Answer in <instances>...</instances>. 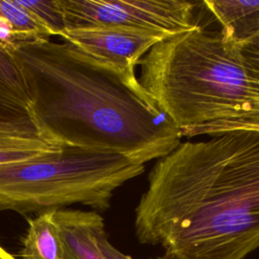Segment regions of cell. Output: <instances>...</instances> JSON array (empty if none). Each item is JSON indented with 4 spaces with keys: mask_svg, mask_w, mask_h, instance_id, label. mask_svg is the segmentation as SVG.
Here are the masks:
<instances>
[{
    "mask_svg": "<svg viewBox=\"0 0 259 259\" xmlns=\"http://www.w3.org/2000/svg\"><path fill=\"white\" fill-rule=\"evenodd\" d=\"M157 160L135 209L140 243L176 259H244L259 249V116L190 127Z\"/></svg>",
    "mask_w": 259,
    "mask_h": 259,
    "instance_id": "6da1fadb",
    "label": "cell"
},
{
    "mask_svg": "<svg viewBox=\"0 0 259 259\" xmlns=\"http://www.w3.org/2000/svg\"><path fill=\"white\" fill-rule=\"evenodd\" d=\"M22 71L37 128L61 145L123 155L146 164L180 144L182 134L144 90L70 42L9 47Z\"/></svg>",
    "mask_w": 259,
    "mask_h": 259,
    "instance_id": "7a4b0ae2",
    "label": "cell"
},
{
    "mask_svg": "<svg viewBox=\"0 0 259 259\" xmlns=\"http://www.w3.org/2000/svg\"><path fill=\"white\" fill-rule=\"evenodd\" d=\"M138 65L142 87L180 132L259 116V80L222 32L198 25L156 44Z\"/></svg>",
    "mask_w": 259,
    "mask_h": 259,
    "instance_id": "3957f363",
    "label": "cell"
},
{
    "mask_svg": "<svg viewBox=\"0 0 259 259\" xmlns=\"http://www.w3.org/2000/svg\"><path fill=\"white\" fill-rule=\"evenodd\" d=\"M144 170L120 154L62 145L45 156L0 165V210L39 214L79 203L103 211L114 191Z\"/></svg>",
    "mask_w": 259,
    "mask_h": 259,
    "instance_id": "277c9868",
    "label": "cell"
},
{
    "mask_svg": "<svg viewBox=\"0 0 259 259\" xmlns=\"http://www.w3.org/2000/svg\"><path fill=\"white\" fill-rule=\"evenodd\" d=\"M67 29L118 27L173 36L198 26L194 4L158 0H58Z\"/></svg>",
    "mask_w": 259,
    "mask_h": 259,
    "instance_id": "5b68a950",
    "label": "cell"
},
{
    "mask_svg": "<svg viewBox=\"0 0 259 259\" xmlns=\"http://www.w3.org/2000/svg\"><path fill=\"white\" fill-rule=\"evenodd\" d=\"M61 37L87 56L113 69L128 82L140 84L136 66L156 44L170 36L118 27H85L67 29Z\"/></svg>",
    "mask_w": 259,
    "mask_h": 259,
    "instance_id": "8992f818",
    "label": "cell"
},
{
    "mask_svg": "<svg viewBox=\"0 0 259 259\" xmlns=\"http://www.w3.org/2000/svg\"><path fill=\"white\" fill-rule=\"evenodd\" d=\"M66 252V259H106L98 246L105 231L102 217L95 210L63 208L55 211Z\"/></svg>",
    "mask_w": 259,
    "mask_h": 259,
    "instance_id": "52a82bcc",
    "label": "cell"
},
{
    "mask_svg": "<svg viewBox=\"0 0 259 259\" xmlns=\"http://www.w3.org/2000/svg\"><path fill=\"white\" fill-rule=\"evenodd\" d=\"M61 148L34 124L0 122V165L45 156Z\"/></svg>",
    "mask_w": 259,
    "mask_h": 259,
    "instance_id": "ba28073f",
    "label": "cell"
},
{
    "mask_svg": "<svg viewBox=\"0 0 259 259\" xmlns=\"http://www.w3.org/2000/svg\"><path fill=\"white\" fill-rule=\"evenodd\" d=\"M222 26L221 32L240 45L259 33V1L203 2Z\"/></svg>",
    "mask_w": 259,
    "mask_h": 259,
    "instance_id": "9c48e42d",
    "label": "cell"
},
{
    "mask_svg": "<svg viewBox=\"0 0 259 259\" xmlns=\"http://www.w3.org/2000/svg\"><path fill=\"white\" fill-rule=\"evenodd\" d=\"M55 211H46L28 220L20 251L22 259H66L65 245Z\"/></svg>",
    "mask_w": 259,
    "mask_h": 259,
    "instance_id": "30bf717a",
    "label": "cell"
},
{
    "mask_svg": "<svg viewBox=\"0 0 259 259\" xmlns=\"http://www.w3.org/2000/svg\"><path fill=\"white\" fill-rule=\"evenodd\" d=\"M51 36V32L17 0H0V41L12 47Z\"/></svg>",
    "mask_w": 259,
    "mask_h": 259,
    "instance_id": "8fae6325",
    "label": "cell"
},
{
    "mask_svg": "<svg viewBox=\"0 0 259 259\" xmlns=\"http://www.w3.org/2000/svg\"><path fill=\"white\" fill-rule=\"evenodd\" d=\"M0 94L25 105L31 101L19 64L8 46L0 41Z\"/></svg>",
    "mask_w": 259,
    "mask_h": 259,
    "instance_id": "7c38bea8",
    "label": "cell"
},
{
    "mask_svg": "<svg viewBox=\"0 0 259 259\" xmlns=\"http://www.w3.org/2000/svg\"><path fill=\"white\" fill-rule=\"evenodd\" d=\"M17 2L26 10H28L51 32L52 35L61 36L63 32L67 30L66 19L58 0H17Z\"/></svg>",
    "mask_w": 259,
    "mask_h": 259,
    "instance_id": "4fadbf2b",
    "label": "cell"
},
{
    "mask_svg": "<svg viewBox=\"0 0 259 259\" xmlns=\"http://www.w3.org/2000/svg\"><path fill=\"white\" fill-rule=\"evenodd\" d=\"M0 122L34 124L28 107L0 94ZM36 126V125H35ZM37 127V126H36Z\"/></svg>",
    "mask_w": 259,
    "mask_h": 259,
    "instance_id": "5bb4252c",
    "label": "cell"
},
{
    "mask_svg": "<svg viewBox=\"0 0 259 259\" xmlns=\"http://www.w3.org/2000/svg\"><path fill=\"white\" fill-rule=\"evenodd\" d=\"M238 48L246 67L259 80V33L238 45Z\"/></svg>",
    "mask_w": 259,
    "mask_h": 259,
    "instance_id": "9a60e30c",
    "label": "cell"
},
{
    "mask_svg": "<svg viewBox=\"0 0 259 259\" xmlns=\"http://www.w3.org/2000/svg\"><path fill=\"white\" fill-rule=\"evenodd\" d=\"M98 246L101 251V253L104 255L106 259H135L131 257L130 255H126L122 252H120L118 249H116L107 239V235L104 232H102L98 237ZM151 259H176L172 256H169L167 254H163L160 256H156Z\"/></svg>",
    "mask_w": 259,
    "mask_h": 259,
    "instance_id": "2e32d148",
    "label": "cell"
},
{
    "mask_svg": "<svg viewBox=\"0 0 259 259\" xmlns=\"http://www.w3.org/2000/svg\"><path fill=\"white\" fill-rule=\"evenodd\" d=\"M0 259H16L0 245Z\"/></svg>",
    "mask_w": 259,
    "mask_h": 259,
    "instance_id": "e0dca14e",
    "label": "cell"
}]
</instances>
